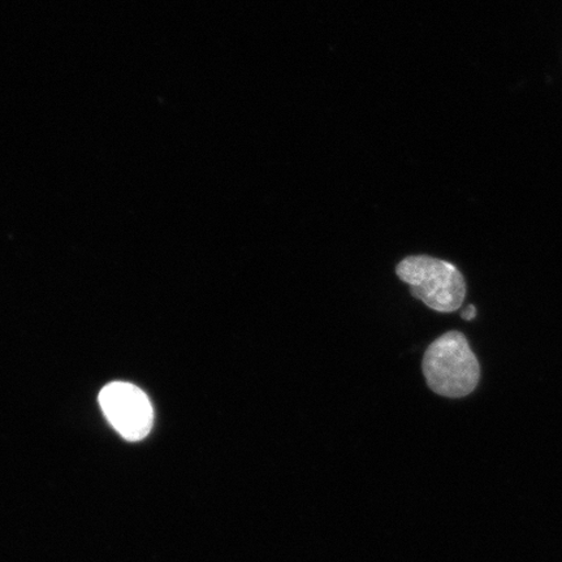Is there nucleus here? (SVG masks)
Returning a JSON list of instances; mask_svg holds the SVG:
<instances>
[{
  "mask_svg": "<svg viewBox=\"0 0 562 562\" xmlns=\"http://www.w3.org/2000/svg\"><path fill=\"white\" fill-rule=\"evenodd\" d=\"M462 319L473 321L476 316V308L473 305H470L465 312L461 314Z\"/></svg>",
  "mask_w": 562,
  "mask_h": 562,
  "instance_id": "nucleus-4",
  "label": "nucleus"
},
{
  "mask_svg": "<svg viewBox=\"0 0 562 562\" xmlns=\"http://www.w3.org/2000/svg\"><path fill=\"white\" fill-rule=\"evenodd\" d=\"M104 417L125 440L139 441L150 434L154 411L149 397L138 386L114 382L100 393Z\"/></svg>",
  "mask_w": 562,
  "mask_h": 562,
  "instance_id": "nucleus-3",
  "label": "nucleus"
},
{
  "mask_svg": "<svg viewBox=\"0 0 562 562\" xmlns=\"http://www.w3.org/2000/svg\"><path fill=\"white\" fill-rule=\"evenodd\" d=\"M396 273L409 284L414 299L439 313L459 311L467 297V283L457 267L428 256L406 257Z\"/></svg>",
  "mask_w": 562,
  "mask_h": 562,
  "instance_id": "nucleus-2",
  "label": "nucleus"
},
{
  "mask_svg": "<svg viewBox=\"0 0 562 562\" xmlns=\"http://www.w3.org/2000/svg\"><path fill=\"white\" fill-rule=\"evenodd\" d=\"M427 385L439 396L461 398L476 389L481 367L465 335L447 333L427 348L424 363Z\"/></svg>",
  "mask_w": 562,
  "mask_h": 562,
  "instance_id": "nucleus-1",
  "label": "nucleus"
}]
</instances>
